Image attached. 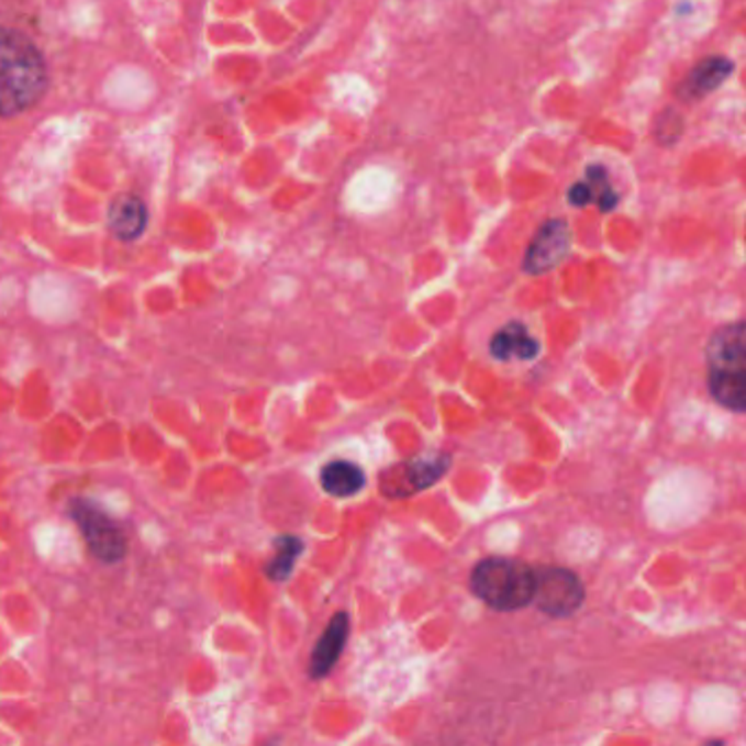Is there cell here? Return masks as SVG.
<instances>
[{"instance_id": "obj_14", "label": "cell", "mask_w": 746, "mask_h": 746, "mask_svg": "<svg viewBox=\"0 0 746 746\" xmlns=\"http://www.w3.org/2000/svg\"><path fill=\"white\" fill-rule=\"evenodd\" d=\"M587 185H589V189H591V200L598 202V209H600L602 213H611V211L617 207L620 198H617L615 189L611 187L604 167L591 165V167L587 169Z\"/></svg>"}, {"instance_id": "obj_4", "label": "cell", "mask_w": 746, "mask_h": 746, "mask_svg": "<svg viewBox=\"0 0 746 746\" xmlns=\"http://www.w3.org/2000/svg\"><path fill=\"white\" fill-rule=\"evenodd\" d=\"M70 516L83 534L90 552L101 563H121L127 554V541L121 525L103 512L99 505L86 499H75L70 503Z\"/></svg>"}, {"instance_id": "obj_13", "label": "cell", "mask_w": 746, "mask_h": 746, "mask_svg": "<svg viewBox=\"0 0 746 746\" xmlns=\"http://www.w3.org/2000/svg\"><path fill=\"white\" fill-rule=\"evenodd\" d=\"M302 541L298 536H291V534H285V536H278L276 543H274V549L276 554L271 556V560L267 563L265 571L271 580L276 582H282L291 576L293 567H296V560L300 558L302 554Z\"/></svg>"}, {"instance_id": "obj_1", "label": "cell", "mask_w": 746, "mask_h": 746, "mask_svg": "<svg viewBox=\"0 0 746 746\" xmlns=\"http://www.w3.org/2000/svg\"><path fill=\"white\" fill-rule=\"evenodd\" d=\"M48 86L40 48L20 31L0 26V116H13L35 105Z\"/></svg>"}, {"instance_id": "obj_6", "label": "cell", "mask_w": 746, "mask_h": 746, "mask_svg": "<svg viewBox=\"0 0 746 746\" xmlns=\"http://www.w3.org/2000/svg\"><path fill=\"white\" fill-rule=\"evenodd\" d=\"M452 458L449 456H430L410 460L405 465H394L386 478L383 487L386 493L392 498H408L414 493H421L430 487H434L447 471H449Z\"/></svg>"}, {"instance_id": "obj_3", "label": "cell", "mask_w": 746, "mask_h": 746, "mask_svg": "<svg viewBox=\"0 0 746 746\" xmlns=\"http://www.w3.org/2000/svg\"><path fill=\"white\" fill-rule=\"evenodd\" d=\"M474 593L498 611H516L532 602L534 569L514 558H487L471 576Z\"/></svg>"}, {"instance_id": "obj_11", "label": "cell", "mask_w": 746, "mask_h": 746, "mask_svg": "<svg viewBox=\"0 0 746 746\" xmlns=\"http://www.w3.org/2000/svg\"><path fill=\"white\" fill-rule=\"evenodd\" d=\"M491 355L499 361L534 359L538 355V342L527 333L521 322H510L493 335Z\"/></svg>"}, {"instance_id": "obj_7", "label": "cell", "mask_w": 746, "mask_h": 746, "mask_svg": "<svg viewBox=\"0 0 746 746\" xmlns=\"http://www.w3.org/2000/svg\"><path fill=\"white\" fill-rule=\"evenodd\" d=\"M571 249V231L563 220H549L541 226L523 260L527 274H545L560 265Z\"/></svg>"}, {"instance_id": "obj_9", "label": "cell", "mask_w": 746, "mask_h": 746, "mask_svg": "<svg viewBox=\"0 0 746 746\" xmlns=\"http://www.w3.org/2000/svg\"><path fill=\"white\" fill-rule=\"evenodd\" d=\"M734 73V62L727 57H708L692 68V73L681 83L679 94L688 101H697L723 86Z\"/></svg>"}, {"instance_id": "obj_10", "label": "cell", "mask_w": 746, "mask_h": 746, "mask_svg": "<svg viewBox=\"0 0 746 746\" xmlns=\"http://www.w3.org/2000/svg\"><path fill=\"white\" fill-rule=\"evenodd\" d=\"M108 224L110 231L123 240L134 242L145 233L147 226V207L136 196H121L110 204L108 211Z\"/></svg>"}, {"instance_id": "obj_12", "label": "cell", "mask_w": 746, "mask_h": 746, "mask_svg": "<svg viewBox=\"0 0 746 746\" xmlns=\"http://www.w3.org/2000/svg\"><path fill=\"white\" fill-rule=\"evenodd\" d=\"M320 482L324 493H329L331 498L346 499L357 496L364 489L366 476L355 463L335 460L322 469Z\"/></svg>"}, {"instance_id": "obj_15", "label": "cell", "mask_w": 746, "mask_h": 746, "mask_svg": "<svg viewBox=\"0 0 746 746\" xmlns=\"http://www.w3.org/2000/svg\"><path fill=\"white\" fill-rule=\"evenodd\" d=\"M591 189L587 182H578L569 189V204H574L576 209H582L587 204H591Z\"/></svg>"}, {"instance_id": "obj_8", "label": "cell", "mask_w": 746, "mask_h": 746, "mask_svg": "<svg viewBox=\"0 0 746 746\" xmlns=\"http://www.w3.org/2000/svg\"><path fill=\"white\" fill-rule=\"evenodd\" d=\"M348 631H350L348 615L346 613H337L331 620V624L326 626V631L322 633L320 642L315 644V648L311 653V664H309L311 679H322V677H326L335 668V664H337V659H339V655H342V650L346 646Z\"/></svg>"}, {"instance_id": "obj_5", "label": "cell", "mask_w": 746, "mask_h": 746, "mask_svg": "<svg viewBox=\"0 0 746 746\" xmlns=\"http://www.w3.org/2000/svg\"><path fill=\"white\" fill-rule=\"evenodd\" d=\"M584 587L580 578L563 567H536L532 602L552 617H567L580 609Z\"/></svg>"}, {"instance_id": "obj_2", "label": "cell", "mask_w": 746, "mask_h": 746, "mask_svg": "<svg viewBox=\"0 0 746 746\" xmlns=\"http://www.w3.org/2000/svg\"><path fill=\"white\" fill-rule=\"evenodd\" d=\"M746 326L719 329L708 344V386L712 397L738 414L746 408Z\"/></svg>"}]
</instances>
